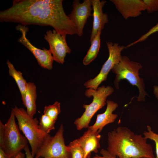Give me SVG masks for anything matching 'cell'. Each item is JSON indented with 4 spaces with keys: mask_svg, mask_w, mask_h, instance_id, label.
I'll return each instance as SVG.
<instances>
[{
    "mask_svg": "<svg viewBox=\"0 0 158 158\" xmlns=\"http://www.w3.org/2000/svg\"><path fill=\"white\" fill-rule=\"evenodd\" d=\"M63 0H13L0 12L1 22L23 25L49 26L61 35L77 34L75 27L65 13Z\"/></svg>",
    "mask_w": 158,
    "mask_h": 158,
    "instance_id": "6da1fadb",
    "label": "cell"
},
{
    "mask_svg": "<svg viewBox=\"0 0 158 158\" xmlns=\"http://www.w3.org/2000/svg\"><path fill=\"white\" fill-rule=\"evenodd\" d=\"M147 140L127 127L119 126L108 133L107 150L118 158H154Z\"/></svg>",
    "mask_w": 158,
    "mask_h": 158,
    "instance_id": "7a4b0ae2",
    "label": "cell"
},
{
    "mask_svg": "<svg viewBox=\"0 0 158 158\" xmlns=\"http://www.w3.org/2000/svg\"><path fill=\"white\" fill-rule=\"evenodd\" d=\"M11 111L10 117L4 124L0 121V147L11 158H14L27 145L28 141L22 135Z\"/></svg>",
    "mask_w": 158,
    "mask_h": 158,
    "instance_id": "3957f363",
    "label": "cell"
},
{
    "mask_svg": "<svg viewBox=\"0 0 158 158\" xmlns=\"http://www.w3.org/2000/svg\"><path fill=\"white\" fill-rule=\"evenodd\" d=\"M11 110L18 121L20 130L23 133L30 144L31 153L34 157L39 148L49 134L40 129L39 122L37 118L30 116L23 108H18L15 106L12 108Z\"/></svg>",
    "mask_w": 158,
    "mask_h": 158,
    "instance_id": "277c9868",
    "label": "cell"
},
{
    "mask_svg": "<svg viewBox=\"0 0 158 158\" xmlns=\"http://www.w3.org/2000/svg\"><path fill=\"white\" fill-rule=\"evenodd\" d=\"M141 64L130 61L126 56H124L119 63L115 65L112 72L116 74L114 84L116 89L119 88L118 83L121 80L126 79L133 86L138 88L139 93L137 97L138 101H145L146 95H148L145 91V85L142 78L139 77V71L142 68Z\"/></svg>",
    "mask_w": 158,
    "mask_h": 158,
    "instance_id": "5b68a950",
    "label": "cell"
},
{
    "mask_svg": "<svg viewBox=\"0 0 158 158\" xmlns=\"http://www.w3.org/2000/svg\"><path fill=\"white\" fill-rule=\"evenodd\" d=\"M114 92L113 88L110 86L105 87L103 85L97 90L87 89L85 91V95L87 97H92V102L89 104H84L83 107L85 111L80 117L76 119L74 124L77 129L80 130L83 128H88L91 120L95 113L106 104L107 97Z\"/></svg>",
    "mask_w": 158,
    "mask_h": 158,
    "instance_id": "8992f818",
    "label": "cell"
},
{
    "mask_svg": "<svg viewBox=\"0 0 158 158\" xmlns=\"http://www.w3.org/2000/svg\"><path fill=\"white\" fill-rule=\"evenodd\" d=\"M64 131L61 124L54 136L49 134L38 149L35 158H71L65 143Z\"/></svg>",
    "mask_w": 158,
    "mask_h": 158,
    "instance_id": "52a82bcc",
    "label": "cell"
},
{
    "mask_svg": "<svg viewBox=\"0 0 158 158\" xmlns=\"http://www.w3.org/2000/svg\"><path fill=\"white\" fill-rule=\"evenodd\" d=\"M106 44L109 54L108 59L102 66L98 74L94 78L90 79L85 83L84 86L87 88L97 90L102 82L107 80L110 71L121 59V52L126 49L125 46H120L117 43L109 41L106 42Z\"/></svg>",
    "mask_w": 158,
    "mask_h": 158,
    "instance_id": "ba28073f",
    "label": "cell"
},
{
    "mask_svg": "<svg viewBox=\"0 0 158 158\" xmlns=\"http://www.w3.org/2000/svg\"><path fill=\"white\" fill-rule=\"evenodd\" d=\"M16 28L21 33L18 42L25 47L32 53L41 67L49 70H51L54 60L50 50L44 48L41 49L32 44L26 36L27 32L28 31V28L26 26L19 24L16 26Z\"/></svg>",
    "mask_w": 158,
    "mask_h": 158,
    "instance_id": "9c48e42d",
    "label": "cell"
},
{
    "mask_svg": "<svg viewBox=\"0 0 158 158\" xmlns=\"http://www.w3.org/2000/svg\"><path fill=\"white\" fill-rule=\"evenodd\" d=\"M66 35H61L55 30L47 31L44 38L49 44V50L51 53L54 61L63 64L67 54H70L71 50L66 40Z\"/></svg>",
    "mask_w": 158,
    "mask_h": 158,
    "instance_id": "30bf717a",
    "label": "cell"
},
{
    "mask_svg": "<svg viewBox=\"0 0 158 158\" xmlns=\"http://www.w3.org/2000/svg\"><path fill=\"white\" fill-rule=\"evenodd\" d=\"M72 10L68 16L75 25L77 34L81 37L87 19L92 16V0H84L82 3L79 0H74L72 4Z\"/></svg>",
    "mask_w": 158,
    "mask_h": 158,
    "instance_id": "8fae6325",
    "label": "cell"
},
{
    "mask_svg": "<svg viewBox=\"0 0 158 158\" xmlns=\"http://www.w3.org/2000/svg\"><path fill=\"white\" fill-rule=\"evenodd\" d=\"M123 18L127 20L130 17L140 15L142 12L146 10L142 0H110Z\"/></svg>",
    "mask_w": 158,
    "mask_h": 158,
    "instance_id": "7c38bea8",
    "label": "cell"
},
{
    "mask_svg": "<svg viewBox=\"0 0 158 158\" xmlns=\"http://www.w3.org/2000/svg\"><path fill=\"white\" fill-rule=\"evenodd\" d=\"M99 133L88 127L83 135L76 139L84 150L85 158H90L92 152L95 153L98 152V149L100 147L101 135Z\"/></svg>",
    "mask_w": 158,
    "mask_h": 158,
    "instance_id": "4fadbf2b",
    "label": "cell"
},
{
    "mask_svg": "<svg viewBox=\"0 0 158 158\" xmlns=\"http://www.w3.org/2000/svg\"><path fill=\"white\" fill-rule=\"evenodd\" d=\"M93 13L92 27L90 37L91 42L99 31H102L108 22L107 14L103 13L102 8L106 3L105 0H92Z\"/></svg>",
    "mask_w": 158,
    "mask_h": 158,
    "instance_id": "5bb4252c",
    "label": "cell"
},
{
    "mask_svg": "<svg viewBox=\"0 0 158 158\" xmlns=\"http://www.w3.org/2000/svg\"><path fill=\"white\" fill-rule=\"evenodd\" d=\"M107 107L103 113L97 115L95 123L92 126H89L93 130L100 133L107 125L114 122L118 117V115L113 113L118 106V104L112 101L107 100Z\"/></svg>",
    "mask_w": 158,
    "mask_h": 158,
    "instance_id": "9a60e30c",
    "label": "cell"
},
{
    "mask_svg": "<svg viewBox=\"0 0 158 158\" xmlns=\"http://www.w3.org/2000/svg\"><path fill=\"white\" fill-rule=\"evenodd\" d=\"M37 98L36 86L32 82H28L25 99L23 103L26 108V111L28 114L33 118L36 112V100Z\"/></svg>",
    "mask_w": 158,
    "mask_h": 158,
    "instance_id": "2e32d148",
    "label": "cell"
},
{
    "mask_svg": "<svg viewBox=\"0 0 158 158\" xmlns=\"http://www.w3.org/2000/svg\"><path fill=\"white\" fill-rule=\"evenodd\" d=\"M6 64L8 69V73L15 80L20 92L23 102L24 101L27 83L24 78L22 73L17 71L13 64L8 60Z\"/></svg>",
    "mask_w": 158,
    "mask_h": 158,
    "instance_id": "e0dca14e",
    "label": "cell"
},
{
    "mask_svg": "<svg viewBox=\"0 0 158 158\" xmlns=\"http://www.w3.org/2000/svg\"><path fill=\"white\" fill-rule=\"evenodd\" d=\"M101 30L99 31L91 42V45L83 61L85 66L89 65L97 57L100 46Z\"/></svg>",
    "mask_w": 158,
    "mask_h": 158,
    "instance_id": "ac0fdd59",
    "label": "cell"
},
{
    "mask_svg": "<svg viewBox=\"0 0 158 158\" xmlns=\"http://www.w3.org/2000/svg\"><path fill=\"white\" fill-rule=\"evenodd\" d=\"M60 112V103L58 101L52 105L45 106L43 111L44 114L49 117L55 123Z\"/></svg>",
    "mask_w": 158,
    "mask_h": 158,
    "instance_id": "d6986e66",
    "label": "cell"
},
{
    "mask_svg": "<svg viewBox=\"0 0 158 158\" xmlns=\"http://www.w3.org/2000/svg\"><path fill=\"white\" fill-rule=\"evenodd\" d=\"M67 147L71 158H85L84 150L76 139L71 142Z\"/></svg>",
    "mask_w": 158,
    "mask_h": 158,
    "instance_id": "ffe728a7",
    "label": "cell"
},
{
    "mask_svg": "<svg viewBox=\"0 0 158 158\" xmlns=\"http://www.w3.org/2000/svg\"><path fill=\"white\" fill-rule=\"evenodd\" d=\"M55 123L48 116L43 114L40 118L39 127L40 129L47 134L55 129Z\"/></svg>",
    "mask_w": 158,
    "mask_h": 158,
    "instance_id": "44dd1931",
    "label": "cell"
},
{
    "mask_svg": "<svg viewBox=\"0 0 158 158\" xmlns=\"http://www.w3.org/2000/svg\"><path fill=\"white\" fill-rule=\"evenodd\" d=\"M147 131L143 133L144 137L146 139H149L153 141L155 145L156 157L154 158H158V133H154L150 126H147Z\"/></svg>",
    "mask_w": 158,
    "mask_h": 158,
    "instance_id": "7402d4cb",
    "label": "cell"
},
{
    "mask_svg": "<svg viewBox=\"0 0 158 158\" xmlns=\"http://www.w3.org/2000/svg\"><path fill=\"white\" fill-rule=\"evenodd\" d=\"M157 32H158V22L156 25L150 29L146 33L141 36L138 40L126 46V48L132 46L138 43L145 41L151 35Z\"/></svg>",
    "mask_w": 158,
    "mask_h": 158,
    "instance_id": "603a6c76",
    "label": "cell"
},
{
    "mask_svg": "<svg viewBox=\"0 0 158 158\" xmlns=\"http://www.w3.org/2000/svg\"><path fill=\"white\" fill-rule=\"evenodd\" d=\"M148 13L158 11V0H143Z\"/></svg>",
    "mask_w": 158,
    "mask_h": 158,
    "instance_id": "cb8c5ba5",
    "label": "cell"
},
{
    "mask_svg": "<svg viewBox=\"0 0 158 158\" xmlns=\"http://www.w3.org/2000/svg\"><path fill=\"white\" fill-rule=\"evenodd\" d=\"M100 153L102 156L96 154L92 158H118L111 155L107 150L103 149L100 150Z\"/></svg>",
    "mask_w": 158,
    "mask_h": 158,
    "instance_id": "d4e9b609",
    "label": "cell"
},
{
    "mask_svg": "<svg viewBox=\"0 0 158 158\" xmlns=\"http://www.w3.org/2000/svg\"><path fill=\"white\" fill-rule=\"evenodd\" d=\"M24 150L25 152L26 158H34V157L32 155L28 145L25 147Z\"/></svg>",
    "mask_w": 158,
    "mask_h": 158,
    "instance_id": "484cf974",
    "label": "cell"
},
{
    "mask_svg": "<svg viewBox=\"0 0 158 158\" xmlns=\"http://www.w3.org/2000/svg\"><path fill=\"white\" fill-rule=\"evenodd\" d=\"M0 158H11L0 147Z\"/></svg>",
    "mask_w": 158,
    "mask_h": 158,
    "instance_id": "4316f807",
    "label": "cell"
},
{
    "mask_svg": "<svg viewBox=\"0 0 158 158\" xmlns=\"http://www.w3.org/2000/svg\"><path fill=\"white\" fill-rule=\"evenodd\" d=\"M153 89L154 93L155 96L156 97L158 100V86L157 85L154 86Z\"/></svg>",
    "mask_w": 158,
    "mask_h": 158,
    "instance_id": "83f0119b",
    "label": "cell"
},
{
    "mask_svg": "<svg viewBox=\"0 0 158 158\" xmlns=\"http://www.w3.org/2000/svg\"><path fill=\"white\" fill-rule=\"evenodd\" d=\"M25 154L20 152L18 153L14 158H24Z\"/></svg>",
    "mask_w": 158,
    "mask_h": 158,
    "instance_id": "f1b7e54d",
    "label": "cell"
},
{
    "mask_svg": "<svg viewBox=\"0 0 158 158\" xmlns=\"http://www.w3.org/2000/svg\"><path fill=\"white\" fill-rule=\"evenodd\" d=\"M146 158V157H143V158Z\"/></svg>",
    "mask_w": 158,
    "mask_h": 158,
    "instance_id": "f546056e",
    "label": "cell"
}]
</instances>
